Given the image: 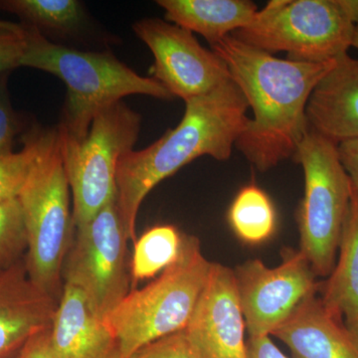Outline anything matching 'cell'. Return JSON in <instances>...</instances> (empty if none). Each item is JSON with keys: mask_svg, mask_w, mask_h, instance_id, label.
<instances>
[{"mask_svg": "<svg viewBox=\"0 0 358 358\" xmlns=\"http://www.w3.org/2000/svg\"><path fill=\"white\" fill-rule=\"evenodd\" d=\"M248 358H289L271 341L270 336L247 339Z\"/></svg>", "mask_w": 358, "mask_h": 358, "instance_id": "cell-29", "label": "cell"}, {"mask_svg": "<svg viewBox=\"0 0 358 358\" xmlns=\"http://www.w3.org/2000/svg\"><path fill=\"white\" fill-rule=\"evenodd\" d=\"M293 358H358V343L317 294L308 296L272 334Z\"/></svg>", "mask_w": 358, "mask_h": 358, "instance_id": "cell-16", "label": "cell"}, {"mask_svg": "<svg viewBox=\"0 0 358 358\" xmlns=\"http://www.w3.org/2000/svg\"><path fill=\"white\" fill-rule=\"evenodd\" d=\"M49 329L29 339L15 358H56L51 350Z\"/></svg>", "mask_w": 358, "mask_h": 358, "instance_id": "cell-28", "label": "cell"}, {"mask_svg": "<svg viewBox=\"0 0 358 358\" xmlns=\"http://www.w3.org/2000/svg\"><path fill=\"white\" fill-rule=\"evenodd\" d=\"M352 47L358 49V25L357 26V29H355V35H353Z\"/></svg>", "mask_w": 358, "mask_h": 358, "instance_id": "cell-31", "label": "cell"}, {"mask_svg": "<svg viewBox=\"0 0 358 358\" xmlns=\"http://www.w3.org/2000/svg\"><path fill=\"white\" fill-rule=\"evenodd\" d=\"M25 28L26 46L20 67L50 73L67 87L62 122L57 128L67 140L84 138L96 115L124 96L174 99L154 78L141 76L113 54L76 50L53 43L35 28Z\"/></svg>", "mask_w": 358, "mask_h": 358, "instance_id": "cell-3", "label": "cell"}, {"mask_svg": "<svg viewBox=\"0 0 358 358\" xmlns=\"http://www.w3.org/2000/svg\"><path fill=\"white\" fill-rule=\"evenodd\" d=\"M41 131L36 129L26 134L20 152L0 157V200L20 195L38 155Z\"/></svg>", "mask_w": 358, "mask_h": 358, "instance_id": "cell-22", "label": "cell"}, {"mask_svg": "<svg viewBox=\"0 0 358 358\" xmlns=\"http://www.w3.org/2000/svg\"><path fill=\"white\" fill-rule=\"evenodd\" d=\"M176 129L141 150L122 155L117 169V204L129 242L136 241V216L148 193L181 167L204 155L227 160L243 131L249 105L233 81L185 102Z\"/></svg>", "mask_w": 358, "mask_h": 358, "instance_id": "cell-2", "label": "cell"}, {"mask_svg": "<svg viewBox=\"0 0 358 358\" xmlns=\"http://www.w3.org/2000/svg\"><path fill=\"white\" fill-rule=\"evenodd\" d=\"M211 266L199 238L183 234L178 260L143 289L129 292L103 319L117 341L119 358H131L148 343L185 329Z\"/></svg>", "mask_w": 358, "mask_h": 358, "instance_id": "cell-4", "label": "cell"}, {"mask_svg": "<svg viewBox=\"0 0 358 358\" xmlns=\"http://www.w3.org/2000/svg\"><path fill=\"white\" fill-rule=\"evenodd\" d=\"M166 20L199 33L212 45L253 21L258 7L248 0H159Z\"/></svg>", "mask_w": 358, "mask_h": 358, "instance_id": "cell-18", "label": "cell"}, {"mask_svg": "<svg viewBox=\"0 0 358 358\" xmlns=\"http://www.w3.org/2000/svg\"><path fill=\"white\" fill-rule=\"evenodd\" d=\"M25 46V34L0 35V74L20 67Z\"/></svg>", "mask_w": 358, "mask_h": 358, "instance_id": "cell-26", "label": "cell"}, {"mask_svg": "<svg viewBox=\"0 0 358 358\" xmlns=\"http://www.w3.org/2000/svg\"><path fill=\"white\" fill-rule=\"evenodd\" d=\"M8 73L0 74V157L13 154L14 141L21 131L20 117L9 96Z\"/></svg>", "mask_w": 358, "mask_h": 358, "instance_id": "cell-25", "label": "cell"}, {"mask_svg": "<svg viewBox=\"0 0 358 358\" xmlns=\"http://www.w3.org/2000/svg\"><path fill=\"white\" fill-rule=\"evenodd\" d=\"M117 197L90 222L76 227L65 268V284L79 289L103 320L129 293L127 243Z\"/></svg>", "mask_w": 358, "mask_h": 358, "instance_id": "cell-9", "label": "cell"}, {"mask_svg": "<svg viewBox=\"0 0 358 358\" xmlns=\"http://www.w3.org/2000/svg\"><path fill=\"white\" fill-rule=\"evenodd\" d=\"M18 199L27 232L28 275L58 300L62 294L61 275L74 222L57 129H42L38 155Z\"/></svg>", "mask_w": 358, "mask_h": 358, "instance_id": "cell-5", "label": "cell"}, {"mask_svg": "<svg viewBox=\"0 0 358 358\" xmlns=\"http://www.w3.org/2000/svg\"><path fill=\"white\" fill-rule=\"evenodd\" d=\"M319 298L331 315L345 324L358 343V192L352 200L331 274L320 282Z\"/></svg>", "mask_w": 358, "mask_h": 358, "instance_id": "cell-17", "label": "cell"}, {"mask_svg": "<svg viewBox=\"0 0 358 358\" xmlns=\"http://www.w3.org/2000/svg\"><path fill=\"white\" fill-rule=\"evenodd\" d=\"M0 9L15 14L28 27L61 35L77 32L86 16L77 0H0Z\"/></svg>", "mask_w": 358, "mask_h": 358, "instance_id": "cell-19", "label": "cell"}, {"mask_svg": "<svg viewBox=\"0 0 358 358\" xmlns=\"http://www.w3.org/2000/svg\"><path fill=\"white\" fill-rule=\"evenodd\" d=\"M185 331L204 358H248L233 268L212 262L208 280Z\"/></svg>", "mask_w": 358, "mask_h": 358, "instance_id": "cell-12", "label": "cell"}, {"mask_svg": "<svg viewBox=\"0 0 358 358\" xmlns=\"http://www.w3.org/2000/svg\"><path fill=\"white\" fill-rule=\"evenodd\" d=\"M233 271L248 338L272 336L306 299L319 292L317 275L300 250H282L277 267L250 259Z\"/></svg>", "mask_w": 358, "mask_h": 358, "instance_id": "cell-10", "label": "cell"}, {"mask_svg": "<svg viewBox=\"0 0 358 358\" xmlns=\"http://www.w3.org/2000/svg\"><path fill=\"white\" fill-rule=\"evenodd\" d=\"M357 25L358 0H272L231 36L272 55L322 63L348 54Z\"/></svg>", "mask_w": 358, "mask_h": 358, "instance_id": "cell-6", "label": "cell"}, {"mask_svg": "<svg viewBox=\"0 0 358 358\" xmlns=\"http://www.w3.org/2000/svg\"><path fill=\"white\" fill-rule=\"evenodd\" d=\"M58 301L34 284L25 264L0 268V358L17 355L29 339L50 329Z\"/></svg>", "mask_w": 358, "mask_h": 358, "instance_id": "cell-13", "label": "cell"}, {"mask_svg": "<svg viewBox=\"0 0 358 358\" xmlns=\"http://www.w3.org/2000/svg\"><path fill=\"white\" fill-rule=\"evenodd\" d=\"M49 341L56 358H119L114 336L72 285L63 286Z\"/></svg>", "mask_w": 358, "mask_h": 358, "instance_id": "cell-15", "label": "cell"}, {"mask_svg": "<svg viewBox=\"0 0 358 358\" xmlns=\"http://www.w3.org/2000/svg\"><path fill=\"white\" fill-rule=\"evenodd\" d=\"M306 117L308 128L336 145L358 140V59H336L310 94Z\"/></svg>", "mask_w": 358, "mask_h": 358, "instance_id": "cell-14", "label": "cell"}, {"mask_svg": "<svg viewBox=\"0 0 358 358\" xmlns=\"http://www.w3.org/2000/svg\"><path fill=\"white\" fill-rule=\"evenodd\" d=\"M24 248L27 232L20 199L0 200V267L13 264Z\"/></svg>", "mask_w": 358, "mask_h": 358, "instance_id": "cell-23", "label": "cell"}, {"mask_svg": "<svg viewBox=\"0 0 358 358\" xmlns=\"http://www.w3.org/2000/svg\"><path fill=\"white\" fill-rule=\"evenodd\" d=\"M134 32L154 54L152 78L185 102L211 93L232 81L218 54L207 50L192 32L159 18L134 22Z\"/></svg>", "mask_w": 358, "mask_h": 358, "instance_id": "cell-11", "label": "cell"}, {"mask_svg": "<svg viewBox=\"0 0 358 358\" xmlns=\"http://www.w3.org/2000/svg\"><path fill=\"white\" fill-rule=\"evenodd\" d=\"M131 358H204L186 334L176 331L143 346Z\"/></svg>", "mask_w": 358, "mask_h": 358, "instance_id": "cell-24", "label": "cell"}, {"mask_svg": "<svg viewBox=\"0 0 358 358\" xmlns=\"http://www.w3.org/2000/svg\"><path fill=\"white\" fill-rule=\"evenodd\" d=\"M26 32L25 26L20 23L11 22L0 20V35L14 34L24 35Z\"/></svg>", "mask_w": 358, "mask_h": 358, "instance_id": "cell-30", "label": "cell"}, {"mask_svg": "<svg viewBox=\"0 0 358 358\" xmlns=\"http://www.w3.org/2000/svg\"><path fill=\"white\" fill-rule=\"evenodd\" d=\"M182 243L183 234L173 225L155 226L136 239L131 262L134 288L173 265L180 255Z\"/></svg>", "mask_w": 358, "mask_h": 358, "instance_id": "cell-21", "label": "cell"}, {"mask_svg": "<svg viewBox=\"0 0 358 358\" xmlns=\"http://www.w3.org/2000/svg\"><path fill=\"white\" fill-rule=\"evenodd\" d=\"M141 124V115L121 101L96 115L81 141L67 140L58 131L75 228L90 222L115 199L120 159L134 150Z\"/></svg>", "mask_w": 358, "mask_h": 358, "instance_id": "cell-8", "label": "cell"}, {"mask_svg": "<svg viewBox=\"0 0 358 358\" xmlns=\"http://www.w3.org/2000/svg\"><path fill=\"white\" fill-rule=\"evenodd\" d=\"M211 48L225 61L253 112L235 148L262 173L294 157L308 129L306 109L310 94L336 60L280 59L231 35Z\"/></svg>", "mask_w": 358, "mask_h": 358, "instance_id": "cell-1", "label": "cell"}, {"mask_svg": "<svg viewBox=\"0 0 358 358\" xmlns=\"http://www.w3.org/2000/svg\"><path fill=\"white\" fill-rule=\"evenodd\" d=\"M293 159L305 174V193L296 215L300 251L317 277L327 278L338 258L352 183L339 159L338 145L312 129Z\"/></svg>", "mask_w": 358, "mask_h": 358, "instance_id": "cell-7", "label": "cell"}, {"mask_svg": "<svg viewBox=\"0 0 358 358\" xmlns=\"http://www.w3.org/2000/svg\"><path fill=\"white\" fill-rule=\"evenodd\" d=\"M338 150L341 164L358 192V140L339 143Z\"/></svg>", "mask_w": 358, "mask_h": 358, "instance_id": "cell-27", "label": "cell"}, {"mask_svg": "<svg viewBox=\"0 0 358 358\" xmlns=\"http://www.w3.org/2000/svg\"><path fill=\"white\" fill-rule=\"evenodd\" d=\"M228 221L242 242L258 245L274 235L277 216L267 193L258 186L248 185L240 190L231 204Z\"/></svg>", "mask_w": 358, "mask_h": 358, "instance_id": "cell-20", "label": "cell"}]
</instances>
